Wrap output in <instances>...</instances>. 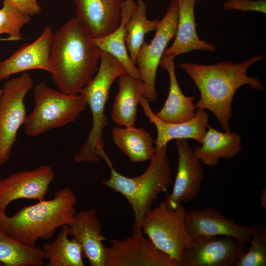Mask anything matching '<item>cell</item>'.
I'll list each match as a JSON object with an SVG mask.
<instances>
[{
	"mask_svg": "<svg viewBox=\"0 0 266 266\" xmlns=\"http://www.w3.org/2000/svg\"><path fill=\"white\" fill-rule=\"evenodd\" d=\"M264 58L261 55H256L239 63L228 61L213 65L181 63L178 65L185 71L200 92V99L195 104L196 108L211 111L223 130L230 132L229 121L233 115L231 105L237 90L248 85L252 89L264 91L257 78L247 75L250 66Z\"/></svg>",
	"mask_w": 266,
	"mask_h": 266,
	"instance_id": "6da1fadb",
	"label": "cell"
},
{
	"mask_svg": "<svg viewBox=\"0 0 266 266\" xmlns=\"http://www.w3.org/2000/svg\"><path fill=\"white\" fill-rule=\"evenodd\" d=\"M100 59V50L76 17L54 33L49 62L50 74L58 90L79 94L98 70Z\"/></svg>",
	"mask_w": 266,
	"mask_h": 266,
	"instance_id": "7a4b0ae2",
	"label": "cell"
},
{
	"mask_svg": "<svg viewBox=\"0 0 266 266\" xmlns=\"http://www.w3.org/2000/svg\"><path fill=\"white\" fill-rule=\"evenodd\" d=\"M77 202L71 189H60L53 199L24 207L13 216L0 210V229L25 245L35 246L39 239L52 238L58 228L73 220Z\"/></svg>",
	"mask_w": 266,
	"mask_h": 266,
	"instance_id": "3957f363",
	"label": "cell"
},
{
	"mask_svg": "<svg viewBox=\"0 0 266 266\" xmlns=\"http://www.w3.org/2000/svg\"><path fill=\"white\" fill-rule=\"evenodd\" d=\"M107 165L110 169V177L102 181V183L126 198L134 216L132 233H141V224L145 214L158 195L167 192L173 182L166 147L156 151L146 171L136 177L121 174L114 169L112 162Z\"/></svg>",
	"mask_w": 266,
	"mask_h": 266,
	"instance_id": "277c9868",
	"label": "cell"
},
{
	"mask_svg": "<svg viewBox=\"0 0 266 266\" xmlns=\"http://www.w3.org/2000/svg\"><path fill=\"white\" fill-rule=\"evenodd\" d=\"M126 73L125 68L115 57L100 51L96 75L79 93L84 97L90 107L92 126L85 141L74 155L76 162L95 163L100 158L106 161L109 158L104 149L103 130L108 124L105 108L112 83Z\"/></svg>",
	"mask_w": 266,
	"mask_h": 266,
	"instance_id": "5b68a950",
	"label": "cell"
},
{
	"mask_svg": "<svg viewBox=\"0 0 266 266\" xmlns=\"http://www.w3.org/2000/svg\"><path fill=\"white\" fill-rule=\"evenodd\" d=\"M33 95L34 107L23 124L25 134L30 137L74 122L88 106L80 94H66L43 81L34 86Z\"/></svg>",
	"mask_w": 266,
	"mask_h": 266,
	"instance_id": "8992f818",
	"label": "cell"
},
{
	"mask_svg": "<svg viewBox=\"0 0 266 266\" xmlns=\"http://www.w3.org/2000/svg\"><path fill=\"white\" fill-rule=\"evenodd\" d=\"M186 212L182 204L172 208L164 200L146 212L141 224L142 233L179 266L185 251L194 242L185 229Z\"/></svg>",
	"mask_w": 266,
	"mask_h": 266,
	"instance_id": "52a82bcc",
	"label": "cell"
},
{
	"mask_svg": "<svg viewBox=\"0 0 266 266\" xmlns=\"http://www.w3.org/2000/svg\"><path fill=\"white\" fill-rule=\"evenodd\" d=\"M33 80L24 72L19 77L6 81L0 97V165L9 159L19 129L27 114L24 99L33 88Z\"/></svg>",
	"mask_w": 266,
	"mask_h": 266,
	"instance_id": "ba28073f",
	"label": "cell"
},
{
	"mask_svg": "<svg viewBox=\"0 0 266 266\" xmlns=\"http://www.w3.org/2000/svg\"><path fill=\"white\" fill-rule=\"evenodd\" d=\"M178 18V0H172L159 21L153 39L150 43L144 41L137 55L135 65L144 84V96L149 102L158 99L155 88L157 72L165 51L175 36Z\"/></svg>",
	"mask_w": 266,
	"mask_h": 266,
	"instance_id": "9c48e42d",
	"label": "cell"
},
{
	"mask_svg": "<svg viewBox=\"0 0 266 266\" xmlns=\"http://www.w3.org/2000/svg\"><path fill=\"white\" fill-rule=\"evenodd\" d=\"M110 242L111 246L105 247V266H179L158 250L142 232Z\"/></svg>",
	"mask_w": 266,
	"mask_h": 266,
	"instance_id": "30bf717a",
	"label": "cell"
},
{
	"mask_svg": "<svg viewBox=\"0 0 266 266\" xmlns=\"http://www.w3.org/2000/svg\"><path fill=\"white\" fill-rule=\"evenodd\" d=\"M185 251L180 266H237L245 242L228 236H201Z\"/></svg>",
	"mask_w": 266,
	"mask_h": 266,
	"instance_id": "8fae6325",
	"label": "cell"
},
{
	"mask_svg": "<svg viewBox=\"0 0 266 266\" xmlns=\"http://www.w3.org/2000/svg\"><path fill=\"white\" fill-rule=\"evenodd\" d=\"M54 177L53 169L47 165L9 174L0 180V210L5 211L18 199L44 200Z\"/></svg>",
	"mask_w": 266,
	"mask_h": 266,
	"instance_id": "7c38bea8",
	"label": "cell"
},
{
	"mask_svg": "<svg viewBox=\"0 0 266 266\" xmlns=\"http://www.w3.org/2000/svg\"><path fill=\"white\" fill-rule=\"evenodd\" d=\"M178 154V169L172 191L165 200L172 208L195 200L204 178L200 160L187 139L176 140Z\"/></svg>",
	"mask_w": 266,
	"mask_h": 266,
	"instance_id": "4fadbf2b",
	"label": "cell"
},
{
	"mask_svg": "<svg viewBox=\"0 0 266 266\" xmlns=\"http://www.w3.org/2000/svg\"><path fill=\"white\" fill-rule=\"evenodd\" d=\"M53 35L52 28L47 26L35 40L23 44L8 58L0 61V81L30 70H43L50 73L49 58Z\"/></svg>",
	"mask_w": 266,
	"mask_h": 266,
	"instance_id": "5bb4252c",
	"label": "cell"
},
{
	"mask_svg": "<svg viewBox=\"0 0 266 266\" xmlns=\"http://www.w3.org/2000/svg\"><path fill=\"white\" fill-rule=\"evenodd\" d=\"M185 226L193 240L201 236L223 235L246 242L251 240L252 234L251 226L238 225L213 207L187 212Z\"/></svg>",
	"mask_w": 266,
	"mask_h": 266,
	"instance_id": "9a60e30c",
	"label": "cell"
},
{
	"mask_svg": "<svg viewBox=\"0 0 266 266\" xmlns=\"http://www.w3.org/2000/svg\"><path fill=\"white\" fill-rule=\"evenodd\" d=\"M139 104L149 122L153 123L156 127L157 137L154 141L156 151L166 147L167 144L172 140L191 139L201 143L210 126L208 114L200 108H197L194 116L190 120L172 123L159 119L152 111L149 101L144 96L140 99Z\"/></svg>",
	"mask_w": 266,
	"mask_h": 266,
	"instance_id": "2e32d148",
	"label": "cell"
},
{
	"mask_svg": "<svg viewBox=\"0 0 266 266\" xmlns=\"http://www.w3.org/2000/svg\"><path fill=\"white\" fill-rule=\"evenodd\" d=\"M123 0H74L76 18L93 38L103 37L119 26Z\"/></svg>",
	"mask_w": 266,
	"mask_h": 266,
	"instance_id": "e0dca14e",
	"label": "cell"
},
{
	"mask_svg": "<svg viewBox=\"0 0 266 266\" xmlns=\"http://www.w3.org/2000/svg\"><path fill=\"white\" fill-rule=\"evenodd\" d=\"M68 235L82 247L84 257L91 266H105V247L102 235L103 227L96 209L91 208L76 213L68 225Z\"/></svg>",
	"mask_w": 266,
	"mask_h": 266,
	"instance_id": "ac0fdd59",
	"label": "cell"
},
{
	"mask_svg": "<svg viewBox=\"0 0 266 266\" xmlns=\"http://www.w3.org/2000/svg\"><path fill=\"white\" fill-rule=\"evenodd\" d=\"M198 0H178V18L173 42L163 57L174 60L180 55L195 50L216 51L215 45L200 39L196 31L194 9Z\"/></svg>",
	"mask_w": 266,
	"mask_h": 266,
	"instance_id": "d6986e66",
	"label": "cell"
},
{
	"mask_svg": "<svg viewBox=\"0 0 266 266\" xmlns=\"http://www.w3.org/2000/svg\"><path fill=\"white\" fill-rule=\"evenodd\" d=\"M160 65L168 71L170 86L167 98L163 107L155 113L156 116L165 122L172 123L190 120L195 114V97L186 96L182 92L175 75L174 60L163 56Z\"/></svg>",
	"mask_w": 266,
	"mask_h": 266,
	"instance_id": "ffe728a7",
	"label": "cell"
},
{
	"mask_svg": "<svg viewBox=\"0 0 266 266\" xmlns=\"http://www.w3.org/2000/svg\"><path fill=\"white\" fill-rule=\"evenodd\" d=\"M119 91L115 96L111 116L119 126H134L137 107L145 93L143 82L126 73L119 77Z\"/></svg>",
	"mask_w": 266,
	"mask_h": 266,
	"instance_id": "44dd1931",
	"label": "cell"
},
{
	"mask_svg": "<svg viewBox=\"0 0 266 266\" xmlns=\"http://www.w3.org/2000/svg\"><path fill=\"white\" fill-rule=\"evenodd\" d=\"M194 150L203 164L214 166L220 158L232 159L242 149V140L236 132L224 133L211 127L208 128L201 143Z\"/></svg>",
	"mask_w": 266,
	"mask_h": 266,
	"instance_id": "7402d4cb",
	"label": "cell"
},
{
	"mask_svg": "<svg viewBox=\"0 0 266 266\" xmlns=\"http://www.w3.org/2000/svg\"><path fill=\"white\" fill-rule=\"evenodd\" d=\"M136 5L133 0L123 1L120 23L118 27L111 33L99 38H93L95 45L100 50L115 57L123 65L127 73L140 78L139 70L131 60L125 44L126 24Z\"/></svg>",
	"mask_w": 266,
	"mask_h": 266,
	"instance_id": "603a6c76",
	"label": "cell"
},
{
	"mask_svg": "<svg viewBox=\"0 0 266 266\" xmlns=\"http://www.w3.org/2000/svg\"><path fill=\"white\" fill-rule=\"evenodd\" d=\"M111 134L115 145L133 163L150 161L156 153L154 141L142 128L115 126Z\"/></svg>",
	"mask_w": 266,
	"mask_h": 266,
	"instance_id": "cb8c5ba5",
	"label": "cell"
},
{
	"mask_svg": "<svg viewBox=\"0 0 266 266\" xmlns=\"http://www.w3.org/2000/svg\"><path fill=\"white\" fill-rule=\"evenodd\" d=\"M57 238L42 246L46 266H84V253L81 246L73 237L68 238V226L64 225Z\"/></svg>",
	"mask_w": 266,
	"mask_h": 266,
	"instance_id": "d4e9b609",
	"label": "cell"
},
{
	"mask_svg": "<svg viewBox=\"0 0 266 266\" xmlns=\"http://www.w3.org/2000/svg\"><path fill=\"white\" fill-rule=\"evenodd\" d=\"M42 248L25 245L0 229V262L4 266H43Z\"/></svg>",
	"mask_w": 266,
	"mask_h": 266,
	"instance_id": "484cf974",
	"label": "cell"
},
{
	"mask_svg": "<svg viewBox=\"0 0 266 266\" xmlns=\"http://www.w3.org/2000/svg\"><path fill=\"white\" fill-rule=\"evenodd\" d=\"M146 9L144 1L138 0L126 24L125 44L129 57L135 65L137 55L145 41L146 34L155 30L159 22L157 19L149 20L146 16Z\"/></svg>",
	"mask_w": 266,
	"mask_h": 266,
	"instance_id": "4316f807",
	"label": "cell"
},
{
	"mask_svg": "<svg viewBox=\"0 0 266 266\" xmlns=\"http://www.w3.org/2000/svg\"><path fill=\"white\" fill-rule=\"evenodd\" d=\"M31 19L30 16L18 10L8 0H4L3 6L0 8V35L8 34L10 41L21 40V30Z\"/></svg>",
	"mask_w": 266,
	"mask_h": 266,
	"instance_id": "83f0119b",
	"label": "cell"
},
{
	"mask_svg": "<svg viewBox=\"0 0 266 266\" xmlns=\"http://www.w3.org/2000/svg\"><path fill=\"white\" fill-rule=\"evenodd\" d=\"M250 226L252 229L251 246L237 266H266V228L260 223H255Z\"/></svg>",
	"mask_w": 266,
	"mask_h": 266,
	"instance_id": "f1b7e54d",
	"label": "cell"
},
{
	"mask_svg": "<svg viewBox=\"0 0 266 266\" xmlns=\"http://www.w3.org/2000/svg\"><path fill=\"white\" fill-rule=\"evenodd\" d=\"M225 10L254 11L266 13V0H227L223 4Z\"/></svg>",
	"mask_w": 266,
	"mask_h": 266,
	"instance_id": "f546056e",
	"label": "cell"
},
{
	"mask_svg": "<svg viewBox=\"0 0 266 266\" xmlns=\"http://www.w3.org/2000/svg\"><path fill=\"white\" fill-rule=\"evenodd\" d=\"M18 10L31 17L41 11L38 0H8Z\"/></svg>",
	"mask_w": 266,
	"mask_h": 266,
	"instance_id": "4dcf8cb0",
	"label": "cell"
},
{
	"mask_svg": "<svg viewBox=\"0 0 266 266\" xmlns=\"http://www.w3.org/2000/svg\"><path fill=\"white\" fill-rule=\"evenodd\" d=\"M260 206L264 209H266V184L260 192L259 197Z\"/></svg>",
	"mask_w": 266,
	"mask_h": 266,
	"instance_id": "1f68e13d",
	"label": "cell"
},
{
	"mask_svg": "<svg viewBox=\"0 0 266 266\" xmlns=\"http://www.w3.org/2000/svg\"><path fill=\"white\" fill-rule=\"evenodd\" d=\"M2 92H3V89L2 88L0 89V97L2 94Z\"/></svg>",
	"mask_w": 266,
	"mask_h": 266,
	"instance_id": "d6a6232c",
	"label": "cell"
},
{
	"mask_svg": "<svg viewBox=\"0 0 266 266\" xmlns=\"http://www.w3.org/2000/svg\"><path fill=\"white\" fill-rule=\"evenodd\" d=\"M0 266H4L3 263L0 262Z\"/></svg>",
	"mask_w": 266,
	"mask_h": 266,
	"instance_id": "836d02e7",
	"label": "cell"
},
{
	"mask_svg": "<svg viewBox=\"0 0 266 266\" xmlns=\"http://www.w3.org/2000/svg\"></svg>",
	"mask_w": 266,
	"mask_h": 266,
	"instance_id": "e575fe53",
	"label": "cell"
},
{
	"mask_svg": "<svg viewBox=\"0 0 266 266\" xmlns=\"http://www.w3.org/2000/svg\"><path fill=\"white\" fill-rule=\"evenodd\" d=\"M200 0H198V1H200Z\"/></svg>",
	"mask_w": 266,
	"mask_h": 266,
	"instance_id": "d590c367",
	"label": "cell"
}]
</instances>
